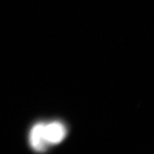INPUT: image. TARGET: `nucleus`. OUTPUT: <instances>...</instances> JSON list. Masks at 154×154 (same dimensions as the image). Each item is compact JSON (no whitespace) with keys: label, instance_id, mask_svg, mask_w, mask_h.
<instances>
[{"label":"nucleus","instance_id":"f257e3e1","mask_svg":"<svg viewBox=\"0 0 154 154\" xmlns=\"http://www.w3.org/2000/svg\"><path fill=\"white\" fill-rule=\"evenodd\" d=\"M44 131L45 139L49 146L61 143L66 135V128L59 121L44 124Z\"/></svg>","mask_w":154,"mask_h":154},{"label":"nucleus","instance_id":"f03ea898","mask_svg":"<svg viewBox=\"0 0 154 154\" xmlns=\"http://www.w3.org/2000/svg\"><path fill=\"white\" fill-rule=\"evenodd\" d=\"M44 124L39 123L34 125L29 134V143L34 151L42 152L46 151L49 144L44 136Z\"/></svg>","mask_w":154,"mask_h":154}]
</instances>
